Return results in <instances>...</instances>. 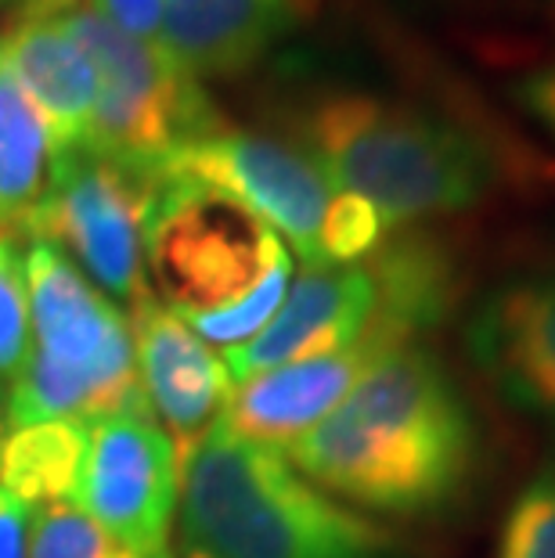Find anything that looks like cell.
<instances>
[{
  "instance_id": "1",
  "label": "cell",
  "mask_w": 555,
  "mask_h": 558,
  "mask_svg": "<svg viewBox=\"0 0 555 558\" xmlns=\"http://www.w3.org/2000/svg\"><path fill=\"white\" fill-rule=\"evenodd\" d=\"M286 458L358 512L436 519L469 497L483 436L455 372L415 342L375 364Z\"/></svg>"
},
{
  "instance_id": "2",
  "label": "cell",
  "mask_w": 555,
  "mask_h": 558,
  "mask_svg": "<svg viewBox=\"0 0 555 558\" xmlns=\"http://www.w3.org/2000/svg\"><path fill=\"white\" fill-rule=\"evenodd\" d=\"M181 533L206 558H394L379 522L311 483L281 450L217 418L181 472Z\"/></svg>"
},
{
  "instance_id": "3",
  "label": "cell",
  "mask_w": 555,
  "mask_h": 558,
  "mask_svg": "<svg viewBox=\"0 0 555 558\" xmlns=\"http://www.w3.org/2000/svg\"><path fill=\"white\" fill-rule=\"evenodd\" d=\"M297 134L333 192L369 198L394 231L466 213L494 187L491 151L415 105L325 94L300 116Z\"/></svg>"
},
{
  "instance_id": "4",
  "label": "cell",
  "mask_w": 555,
  "mask_h": 558,
  "mask_svg": "<svg viewBox=\"0 0 555 558\" xmlns=\"http://www.w3.org/2000/svg\"><path fill=\"white\" fill-rule=\"evenodd\" d=\"M33 350L8 386V429L47 418L101 422L148 408L141 397L130 314L73 259L33 242L26 253Z\"/></svg>"
},
{
  "instance_id": "5",
  "label": "cell",
  "mask_w": 555,
  "mask_h": 558,
  "mask_svg": "<svg viewBox=\"0 0 555 558\" xmlns=\"http://www.w3.org/2000/svg\"><path fill=\"white\" fill-rule=\"evenodd\" d=\"M51 22L98 69V105L84 148L156 177L181 145L224 130L198 80L177 69L159 44L126 37L84 4Z\"/></svg>"
},
{
  "instance_id": "6",
  "label": "cell",
  "mask_w": 555,
  "mask_h": 558,
  "mask_svg": "<svg viewBox=\"0 0 555 558\" xmlns=\"http://www.w3.org/2000/svg\"><path fill=\"white\" fill-rule=\"evenodd\" d=\"M159 303L214 314L245 303L292 264V248L239 202L192 181H162L145 245Z\"/></svg>"
},
{
  "instance_id": "7",
  "label": "cell",
  "mask_w": 555,
  "mask_h": 558,
  "mask_svg": "<svg viewBox=\"0 0 555 558\" xmlns=\"http://www.w3.org/2000/svg\"><path fill=\"white\" fill-rule=\"evenodd\" d=\"M159 181L91 148H69L51 159L40 202L22 223V239L65 253L98 289L141 303L148 289V223L159 202Z\"/></svg>"
},
{
  "instance_id": "8",
  "label": "cell",
  "mask_w": 555,
  "mask_h": 558,
  "mask_svg": "<svg viewBox=\"0 0 555 558\" xmlns=\"http://www.w3.org/2000/svg\"><path fill=\"white\" fill-rule=\"evenodd\" d=\"M162 181H192L239 202L264 220L303 264H322V223L333 206V184L286 141L224 126L217 134L188 141L156 170Z\"/></svg>"
},
{
  "instance_id": "9",
  "label": "cell",
  "mask_w": 555,
  "mask_h": 558,
  "mask_svg": "<svg viewBox=\"0 0 555 558\" xmlns=\"http://www.w3.org/2000/svg\"><path fill=\"white\" fill-rule=\"evenodd\" d=\"M181 454L148 408L91 422L76 508L148 558H170L181 508Z\"/></svg>"
},
{
  "instance_id": "10",
  "label": "cell",
  "mask_w": 555,
  "mask_h": 558,
  "mask_svg": "<svg viewBox=\"0 0 555 558\" xmlns=\"http://www.w3.org/2000/svg\"><path fill=\"white\" fill-rule=\"evenodd\" d=\"M466 353L509 408L555 429V267L494 284L466 317Z\"/></svg>"
},
{
  "instance_id": "11",
  "label": "cell",
  "mask_w": 555,
  "mask_h": 558,
  "mask_svg": "<svg viewBox=\"0 0 555 558\" xmlns=\"http://www.w3.org/2000/svg\"><path fill=\"white\" fill-rule=\"evenodd\" d=\"M130 336H134V364L141 397L152 418L173 439L181 465L195 450L206 429L224 414L231 397V372L206 339L177 317L156 292L130 306Z\"/></svg>"
},
{
  "instance_id": "12",
  "label": "cell",
  "mask_w": 555,
  "mask_h": 558,
  "mask_svg": "<svg viewBox=\"0 0 555 558\" xmlns=\"http://www.w3.org/2000/svg\"><path fill=\"white\" fill-rule=\"evenodd\" d=\"M375 311H379V289L364 259L347 267L303 264L300 275H292L286 300L267 320V328L242 347L224 350L231 383H245L281 364L347 350L372 328Z\"/></svg>"
},
{
  "instance_id": "13",
  "label": "cell",
  "mask_w": 555,
  "mask_h": 558,
  "mask_svg": "<svg viewBox=\"0 0 555 558\" xmlns=\"http://www.w3.org/2000/svg\"><path fill=\"white\" fill-rule=\"evenodd\" d=\"M405 347H415V342H405L389 328L372 325L347 350H336L328 357L281 364L245 378V383H234L220 418L234 433L253 439V444H264L286 454L303 433H311L325 414H333L350 397V389L375 364Z\"/></svg>"
},
{
  "instance_id": "14",
  "label": "cell",
  "mask_w": 555,
  "mask_h": 558,
  "mask_svg": "<svg viewBox=\"0 0 555 558\" xmlns=\"http://www.w3.org/2000/svg\"><path fill=\"white\" fill-rule=\"evenodd\" d=\"M292 8V0H167L159 47L192 80H228L286 37Z\"/></svg>"
},
{
  "instance_id": "15",
  "label": "cell",
  "mask_w": 555,
  "mask_h": 558,
  "mask_svg": "<svg viewBox=\"0 0 555 558\" xmlns=\"http://www.w3.org/2000/svg\"><path fill=\"white\" fill-rule=\"evenodd\" d=\"M0 54L40 109L58 151L80 148L98 105V69L55 22H26L0 33Z\"/></svg>"
},
{
  "instance_id": "16",
  "label": "cell",
  "mask_w": 555,
  "mask_h": 558,
  "mask_svg": "<svg viewBox=\"0 0 555 558\" xmlns=\"http://www.w3.org/2000/svg\"><path fill=\"white\" fill-rule=\"evenodd\" d=\"M84 422L47 418L11 429L0 439V490L29 508L76 501L87 458Z\"/></svg>"
},
{
  "instance_id": "17",
  "label": "cell",
  "mask_w": 555,
  "mask_h": 558,
  "mask_svg": "<svg viewBox=\"0 0 555 558\" xmlns=\"http://www.w3.org/2000/svg\"><path fill=\"white\" fill-rule=\"evenodd\" d=\"M55 137L0 54V231L22 234L51 177Z\"/></svg>"
},
{
  "instance_id": "18",
  "label": "cell",
  "mask_w": 555,
  "mask_h": 558,
  "mask_svg": "<svg viewBox=\"0 0 555 558\" xmlns=\"http://www.w3.org/2000/svg\"><path fill=\"white\" fill-rule=\"evenodd\" d=\"M494 558H555V458L516 490Z\"/></svg>"
},
{
  "instance_id": "19",
  "label": "cell",
  "mask_w": 555,
  "mask_h": 558,
  "mask_svg": "<svg viewBox=\"0 0 555 558\" xmlns=\"http://www.w3.org/2000/svg\"><path fill=\"white\" fill-rule=\"evenodd\" d=\"M33 350L29 275L22 234L0 231V383H15Z\"/></svg>"
},
{
  "instance_id": "20",
  "label": "cell",
  "mask_w": 555,
  "mask_h": 558,
  "mask_svg": "<svg viewBox=\"0 0 555 558\" xmlns=\"http://www.w3.org/2000/svg\"><path fill=\"white\" fill-rule=\"evenodd\" d=\"M29 558H148L105 533L84 508L44 505L33 512Z\"/></svg>"
},
{
  "instance_id": "21",
  "label": "cell",
  "mask_w": 555,
  "mask_h": 558,
  "mask_svg": "<svg viewBox=\"0 0 555 558\" xmlns=\"http://www.w3.org/2000/svg\"><path fill=\"white\" fill-rule=\"evenodd\" d=\"M389 231L394 228L383 220V213L375 209L369 198L336 192L322 223V242H317L322 264H333V267L361 264L364 256H372L375 248L383 245Z\"/></svg>"
},
{
  "instance_id": "22",
  "label": "cell",
  "mask_w": 555,
  "mask_h": 558,
  "mask_svg": "<svg viewBox=\"0 0 555 558\" xmlns=\"http://www.w3.org/2000/svg\"><path fill=\"white\" fill-rule=\"evenodd\" d=\"M162 4H167V0H87L84 8H91L94 15H101L105 22H112L126 37L159 44Z\"/></svg>"
},
{
  "instance_id": "23",
  "label": "cell",
  "mask_w": 555,
  "mask_h": 558,
  "mask_svg": "<svg viewBox=\"0 0 555 558\" xmlns=\"http://www.w3.org/2000/svg\"><path fill=\"white\" fill-rule=\"evenodd\" d=\"M33 512L37 508L22 505L0 490V558H29Z\"/></svg>"
},
{
  "instance_id": "24",
  "label": "cell",
  "mask_w": 555,
  "mask_h": 558,
  "mask_svg": "<svg viewBox=\"0 0 555 558\" xmlns=\"http://www.w3.org/2000/svg\"><path fill=\"white\" fill-rule=\"evenodd\" d=\"M516 98L548 134H555V69L523 76V83L516 87Z\"/></svg>"
},
{
  "instance_id": "25",
  "label": "cell",
  "mask_w": 555,
  "mask_h": 558,
  "mask_svg": "<svg viewBox=\"0 0 555 558\" xmlns=\"http://www.w3.org/2000/svg\"><path fill=\"white\" fill-rule=\"evenodd\" d=\"M80 8V0H19L8 15V26H26V22H51L65 11Z\"/></svg>"
},
{
  "instance_id": "26",
  "label": "cell",
  "mask_w": 555,
  "mask_h": 558,
  "mask_svg": "<svg viewBox=\"0 0 555 558\" xmlns=\"http://www.w3.org/2000/svg\"><path fill=\"white\" fill-rule=\"evenodd\" d=\"M15 4H19V0H0V15H4V11L11 15V11H15Z\"/></svg>"
},
{
  "instance_id": "27",
  "label": "cell",
  "mask_w": 555,
  "mask_h": 558,
  "mask_svg": "<svg viewBox=\"0 0 555 558\" xmlns=\"http://www.w3.org/2000/svg\"><path fill=\"white\" fill-rule=\"evenodd\" d=\"M4 425H8L4 422V397H0V439H4Z\"/></svg>"
},
{
  "instance_id": "28",
  "label": "cell",
  "mask_w": 555,
  "mask_h": 558,
  "mask_svg": "<svg viewBox=\"0 0 555 558\" xmlns=\"http://www.w3.org/2000/svg\"><path fill=\"white\" fill-rule=\"evenodd\" d=\"M184 558H206V555H198V551H188Z\"/></svg>"
}]
</instances>
